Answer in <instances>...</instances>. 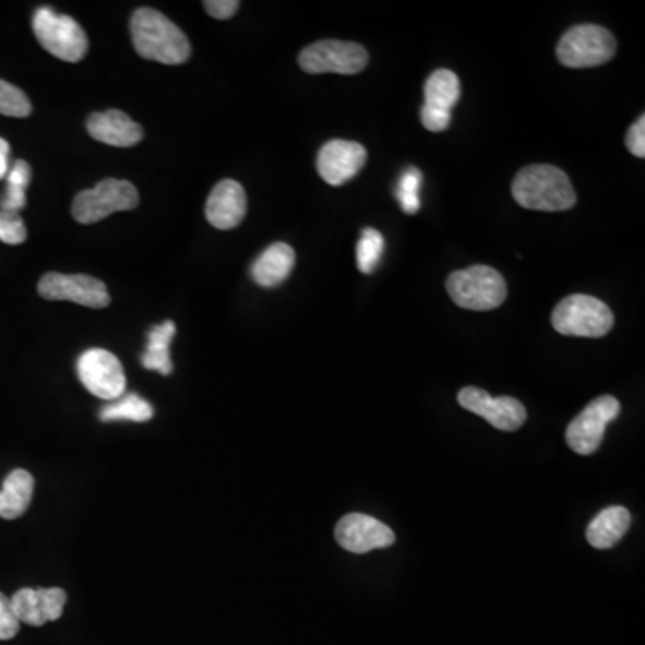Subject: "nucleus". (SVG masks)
<instances>
[{"mask_svg":"<svg viewBox=\"0 0 645 645\" xmlns=\"http://www.w3.org/2000/svg\"><path fill=\"white\" fill-rule=\"evenodd\" d=\"M619 413L621 404L617 398L610 395L599 396L581 410L571 426L566 427V445L571 446L575 454H594L602 443L606 427L616 420Z\"/></svg>","mask_w":645,"mask_h":645,"instance_id":"1a4fd4ad","label":"nucleus"},{"mask_svg":"<svg viewBox=\"0 0 645 645\" xmlns=\"http://www.w3.org/2000/svg\"><path fill=\"white\" fill-rule=\"evenodd\" d=\"M368 153L359 142H326L318 155V172L332 187L345 186L366 166Z\"/></svg>","mask_w":645,"mask_h":645,"instance_id":"4468645a","label":"nucleus"},{"mask_svg":"<svg viewBox=\"0 0 645 645\" xmlns=\"http://www.w3.org/2000/svg\"><path fill=\"white\" fill-rule=\"evenodd\" d=\"M423 94H426L423 105L435 108V110L451 111L452 114V108L457 105L461 97L459 77L454 72L446 71V69L432 72L429 80H427Z\"/></svg>","mask_w":645,"mask_h":645,"instance_id":"4be33fe9","label":"nucleus"},{"mask_svg":"<svg viewBox=\"0 0 645 645\" xmlns=\"http://www.w3.org/2000/svg\"><path fill=\"white\" fill-rule=\"evenodd\" d=\"M550 321L560 334L596 339L610 334L616 318L605 301L594 296L572 295L556 306Z\"/></svg>","mask_w":645,"mask_h":645,"instance_id":"20e7f679","label":"nucleus"},{"mask_svg":"<svg viewBox=\"0 0 645 645\" xmlns=\"http://www.w3.org/2000/svg\"><path fill=\"white\" fill-rule=\"evenodd\" d=\"M10 170V144L0 139V180H4Z\"/></svg>","mask_w":645,"mask_h":645,"instance_id":"473e14b6","label":"nucleus"},{"mask_svg":"<svg viewBox=\"0 0 645 645\" xmlns=\"http://www.w3.org/2000/svg\"><path fill=\"white\" fill-rule=\"evenodd\" d=\"M368 50L354 41L323 40L301 50V71L307 74H359L368 65Z\"/></svg>","mask_w":645,"mask_h":645,"instance_id":"6e6552de","label":"nucleus"},{"mask_svg":"<svg viewBox=\"0 0 645 645\" xmlns=\"http://www.w3.org/2000/svg\"><path fill=\"white\" fill-rule=\"evenodd\" d=\"M459 406L474 415L485 418L491 427L505 432L521 429L527 420V410L521 401L513 396L493 398L480 387H465L457 395Z\"/></svg>","mask_w":645,"mask_h":645,"instance_id":"f8f14e48","label":"nucleus"},{"mask_svg":"<svg viewBox=\"0 0 645 645\" xmlns=\"http://www.w3.org/2000/svg\"><path fill=\"white\" fill-rule=\"evenodd\" d=\"M248 212L244 187L236 180H223L214 187L206 201V219L214 228L231 230L244 220Z\"/></svg>","mask_w":645,"mask_h":645,"instance_id":"dca6fc26","label":"nucleus"},{"mask_svg":"<svg viewBox=\"0 0 645 645\" xmlns=\"http://www.w3.org/2000/svg\"><path fill=\"white\" fill-rule=\"evenodd\" d=\"M86 130L94 141L114 147H133L144 136L141 126L119 110L94 114L86 120Z\"/></svg>","mask_w":645,"mask_h":645,"instance_id":"f3484780","label":"nucleus"},{"mask_svg":"<svg viewBox=\"0 0 645 645\" xmlns=\"http://www.w3.org/2000/svg\"><path fill=\"white\" fill-rule=\"evenodd\" d=\"M631 526L630 511L622 505H611L600 511L586 529V540L596 549H610L622 540Z\"/></svg>","mask_w":645,"mask_h":645,"instance_id":"6ab92c4d","label":"nucleus"},{"mask_svg":"<svg viewBox=\"0 0 645 645\" xmlns=\"http://www.w3.org/2000/svg\"><path fill=\"white\" fill-rule=\"evenodd\" d=\"M131 40L142 58L162 65H181L191 58V41L186 33L151 8H141L131 16Z\"/></svg>","mask_w":645,"mask_h":645,"instance_id":"f257e3e1","label":"nucleus"},{"mask_svg":"<svg viewBox=\"0 0 645 645\" xmlns=\"http://www.w3.org/2000/svg\"><path fill=\"white\" fill-rule=\"evenodd\" d=\"M38 292L46 300L74 301L77 306L91 309H105L110 306V292L105 282L88 275L47 273L41 276Z\"/></svg>","mask_w":645,"mask_h":645,"instance_id":"9b49d317","label":"nucleus"},{"mask_svg":"<svg viewBox=\"0 0 645 645\" xmlns=\"http://www.w3.org/2000/svg\"><path fill=\"white\" fill-rule=\"evenodd\" d=\"M335 540L351 554H368L371 550L385 549L396 541L390 527L373 516L350 513L343 516L334 530Z\"/></svg>","mask_w":645,"mask_h":645,"instance_id":"ddd939ff","label":"nucleus"},{"mask_svg":"<svg viewBox=\"0 0 645 645\" xmlns=\"http://www.w3.org/2000/svg\"><path fill=\"white\" fill-rule=\"evenodd\" d=\"M139 191L130 181L108 178L97 183L91 191L75 195L72 203V217L81 225H96L116 212L135 211L139 206Z\"/></svg>","mask_w":645,"mask_h":645,"instance_id":"423d86ee","label":"nucleus"},{"mask_svg":"<svg viewBox=\"0 0 645 645\" xmlns=\"http://www.w3.org/2000/svg\"><path fill=\"white\" fill-rule=\"evenodd\" d=\"M421 181H423V176L416 167H407L402 172L401 180H398V186L395 189V198L401 203L402 211L406 212V214L413 215L420 211Z\"/></svg>","mask_w":645,"mask_h":645,"instance_id":"a878e982","label":"nucleus"},{"mask_svg":"<svg viewBox=\"0 0 645 645\" xmlns=\"http://www.w3.org/2000/svg\"><path fill=\"white\" fill-rule=\"evenodd\" d=\"M176 325L172 321H164L160 325L153 326L147 334V348L142 354L141 362L145 370L156 371L160 375L172 373V360H170V343L175 339Z\"/></svg>","mask_w":645,"mask_h":645,"instance_id":"412c9836","label":"nucleus"},{"mask_svg":"<svg viewBox=\"0 0 645 645\" xmlns=\"http://www.w3.org/2000/svg\"><path fill=\"white\" fill-rule=\"evenodd\" d=\"M65 602L67 592L61 588H21L11 597L16 619L35 628L58 621Z\"/></svg>","mask_w":645,"mask_h":645,"instance_id":"2eb2a0df","label":"nucleus"},{"mask_svg":"<svg viewBox=\"0 0 645 645\" xmlns=\"http://www.w3.org/2000/svg\"><path fill=\"white\" fill-rule=\"evenodd\" d=\"M153 415H155V410H153L150 402H145L136 393H128V395L124 393L119 401L100 409L99 420L105 421V423H111V421L145 423V421L153 418Z\"/></svg>","mask_w":645,"mask_h":645,"instance_id":"b1692460","label":"nucleus"},{"mask_svg":"<svg viewBox=\"0 0 645 645\" xmlns=\"http://www.w3.org/2000/svg\"><path fill=\"white\" fill-rule=\"evenodd\" d=\"M446 290L455 306L466 311H493L507 296L504 276L490 265L455 271L446 280Z\"/></svg>","mask_w":645,"mask_h":645,"instance_id":"7ed1b4c3","label":"nucleus"},{"mask_svg":"<svg viewBox=\"0 0 645 645\" xmlns=\"http://www.w3.org/2000/svg\"><path fill=\"white\" fill-rule=\"evenodd\" d=\"M33 31L36 40L49 55L69 63H77L85 58L88 38L71 16L58 15L50 8H40L33 16Z\"/></svg>","mask_w":645,"mask_h":645,"instance_id":"0eeeda50","label":"nucleus"},{"mask_svg":"<svg viewBox=\"0 0 645 645\" xmlns=\"http://www.w3.org/2000/svg\"><path fill=\"white\" fill-rule=\"evenodd\" d=\"M616 36L596 24L575 25L561 36L556 56L569 69H592L605 65L616 56Z\"/></svg>","mask_w":645,"mask_h":645,"instance_id":"39448f33","label":"nucleus"},{"mask_svg":"<svg viewBox=\"0 0 645 645\" xmlns=\"http://www.w3.org/2000/svg\"><path fill=\"white\" fill-rule=\"evenodd\" d=\"M625 145L631 151V155L644 158L645 156V117L636 120L635 124L631 126L628 135H625Z\"/></svg>","mask_w":645,"mask_h":645,"instance_id":"7c9ffc66","label":"nucleus"},{"mask_svg":"<svg viewBox=\"0 0 645 645\" xmlns=\"http://www.w3.org/2000/svg\"><path fill=\"white\" fill-rule=\"evenodd\" d=\"M33 111L29 97L25 96L21 88L11 85L8 81L0 80V116L24 119Z\"/></svg>","mask_w":645,"mask_h":645,"instance_id":"bb28decb","label":"nucleus"},{"mask_svg":"<svg viewBox=\"0 0 645 645\" xmlns=\"http://www.w3.org/2000/svg\"><path fill=\"white\" fill-rule=\"evenodd\" d=\"M21 631V621L16 619L11 597L0 592V641H11Z\"/></svg>","mask_w":645,"mask_h":645,"instance_id":"c85d7f7f","label":"nucleus"},{"mask_svg":"<svg viewBox=\"0 0 645 645\" xmlns=\"http://www.w3.org/2000/svg\"><path fill=\"white\" fill-rule=\"evenodd\" d=\"M31 183V167L25 160H16L5 175V191L0 195V211L19 214L27 205V187Z\"/></svg>","mask_w":645,"mask_h":645,"instance_id":"5701e85b","label":"nucleus"},{"mask_svg":"<svg viewBox=\"0 0 645 645\" xmlns=\"http://www.w3.org/2000/svg\"><path fill=\"white\" fill-rule=\"evenodd\" d=\"M35 493V479L29 471L16 468L5 477L0 490V518L15 521L24 515Z\"/></svg>","mask_w":645,"mask_h":645,"instance_id":"aec40b11","label":"nucleus"},{"mask_svg":"<svg viewBox=\"0 0 645 645\" xmlns=\"http://www.w3.org/2000/svg\"><path fill=\"white\" fill-rule=\"evenodd\" d=\"M75 370L81 384L97 398L116 402L126 393L124 368L111 351L103 348L86 350L77 359Z\"/></svg>","mask_w":645,"mask_h":645,"instance_id":"9d476101","label":"nucleus"},{"mask_svg":"<svg viewBox=\"0 0 645 645\" xmlns=\"http://www.w3.org/2000/svg\"><path fill=\"white\" fill-rule=\"evenodd\" d=\"M295 250L286 242L271 244L251 265L253 280L262 287H276L284 284L295 270Z\"/></svg>","mask_w":645,"mask_h":645,"instance_id":"a211bd4d","label":"nucleus"},{"mask_svg":"<svg viewBox=\"0 0 645 645\" xmlns=\"http://www.w3.org/2000/svg\"><path fill=\"white\" fill-rule=\"evenodd\" d=\"M513 198L527 211L565 212L577 203L571 178L549 164L527 166L515 176Z\"/></svg>","mask_w":645,"mask_h":645,"instance_id":"f03ea898","label":"nucleus"},{"mask_svg":"<svg viewBox=\"0 0 645 645\" xmlns=\"http://www.w3.org/2000/svg\"><path fill=\"white\" fill-rule=\"evenodd\" d=\"M27 239V228L19 214L0 211V240L5 244H22Z\"/></svg>","mask_w":645,"mask_h":645,"instance_id":"cd10ccee","label":"nucleus"},{"mask_svg":"<svg viewBox=\"0 0 645 645\" xmlns=\"http://www.w3.org/2000/svg\"><path fill=\"white\" fill-rule=\"evenodd\" d=\"M421 124L429 131L440 133L445 131L451 126L452 114L451 111L435 110V108H429V106H421L420 111Z\"/></svg>","mask_w":645,"mask_h":645,"instance_id":"c756f323","label":"nucleus"},{"mask_svg":"<svg viewBox=\"0 0 645 645\" xmlns=\"http://www.w3.org/2000/svg\"><path fill=\"white\" fill-rule=\"evenodd\" d=\"M203 5H205L206 13L217 21H228L239 11L240 4L237 0H206Z\"/></svg>","mask_w":645,"mask_h":645,"instance_id":"2f4dec72","label":"nucleus"},{"mask_svg":"<svg viewBox=\"0 0 645 645\" xmlns=\"http://www.w3.org/2000/svg\"><path fill=\"white\" fill-rule=\"evenodd\" d=\"M382 253H384V237L381 231L373 228L362 230L357 244V267L360 273L371 275L377 270V265L381 264Z\"/></svg>","mask_w":645,"mask_h":645,"instance_id":"393cba45","label":"nucleus"}]
</instances>
